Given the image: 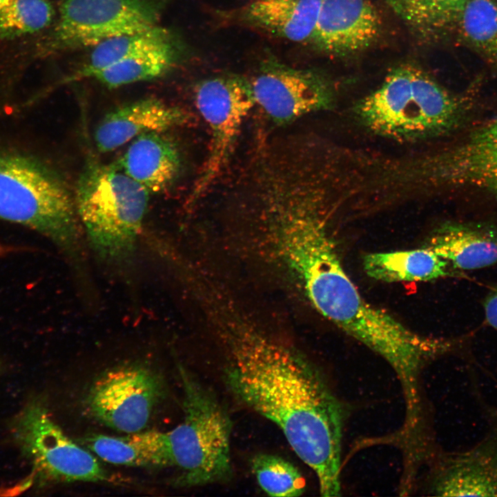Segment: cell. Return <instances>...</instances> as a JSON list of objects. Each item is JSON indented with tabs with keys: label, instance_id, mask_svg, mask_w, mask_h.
Masks as SVG:
<instances>
[{
	"label": "cell",
	"instance_id": "cell-7",
	"mask_svg": "<svg viewBox=\"0 0 497 497\" xmlns=\"http://www.w3.org/2000/svg\"><path fill=\"white\" fill-rule=\"evenodd\" d=\"M164 0H64L50 37L51 50L95 46L157 26Z\"/></svg>",
	"mask_w": 497,
	"mask_h": 497
},
{
	"label": "cell",
	"instance_id": "cell-12",
	"mask_svg": "<svg viewBox=\"0 0 497 497\" xmlns=\"http://www.w3.org/2000/svg\"><path fill=\"white\" fill-rule=\"evenodd\" d=\"M485 435L469 449L439 454L431 477L437 496L497 497V407L487 413Z\"/></svg>",
	"mask_w": 497,
	"mask_h": 497
},
{
	"label": "cell",
	"instance_id": "cell-17",
	"mask_svg": "<svg viewBox=\"0 0 497 497\" xmlns=\"http://www.w3.org/2000/svg\"><path fill=\"white\" fill-rule=\"evenodd\" d=\"M114 164L149 193H159L179 177L182 159L171 139L161 132H149L135 138Z\"/></svg>",
	"mask_w": 497,
	"mask_h": 497
},
{
	"label": "cell",
	"instance_id": "cell-1",
	"mask_svg": "<svg viewBox=\"0 0 497 497\" xmlns=\"http://www.w3.org/2000/svg\"><path fill=\"white\" fill-rule=\"evenodd\" d=\"M224 380L244 405L283 433L315 474L322 496H341L344 404L320 371L294 350L248 329L226 335Z\"/></svg>",
	"mask_w": 497,
	"mask_h": 497
},
{
	"label": "cell",
	"instance_id": "cell-16",
	"mask_svg": "<svg viewBox=\"0 0 497 497\" xmlns=\"http://www.w3.org/2000/svg\"><path fill=\"white\" fill-rule=\"evenodd\" d=\"M322 0H252L227 12L230 21L295 42L310 41Z\"/></svg>",
	"mask_w": 497,
	"mask_h": 497
},
{
	"label": "cell",
	"instance_id": "cell-18",
	"mask_svg": "<svg viewBox=\"0 0 497 497\" xmlns=\"http://www.w3.org/2000/svg\"><path fill=\"white\" fill-rule=\"evenodd\" d=\"M425 246L456 269H482L497 264V228L448 222L432 232Z\"/></svg>",
	"mask_w": 497,
	"mask_h": 497
},
{
	"label": "cell",
	"instance_id": "cell-11",
	"mask_svg": "<svg viewBox=\"0 0 497 497\" xmlns=\"http://www.w3.org/2000/svg\"><path fill=\"white\" fill-rule=\"evenodd\" d=\"M250 81L255 104L277 125L335 105L334 86L324 75L289 66L275 58L264 60Z\"/></svg>",
	"mask_w": 497,
	"mask_h": 497
},
{
	"label": "cell",
	"instance_id": "cell-15",
	"mask_svg": "<svg viewBox=\"0 0 497 497\" xmlns=\"http://www.w3.org/2000/svg\"><path fill=\"white\" fill-rule=\"evenodd\" d=\"M182 108L154 97L122 105L107 113L97 126L94 140L98 151L108 153L139 135L165 132L188 122Z\"/></svg>",
	"mask_w": 497,
	"mask_h": 497
},
{
	"label": "cell",
	"instance_id": "cell-21",
	"mask_svg": "<svg viewBox=\"0 0 497 497\" xmlns=\"http://www.w3.org/2000/svg\"><path fill=\"white\" fill-rule=\"evenodd\" d=\"M186 55V46L177 36L161 46L115 63L97 73L93 78L109 88L154 79L176 67Z\"/></svg>",
	"mask_w": 497,
	"mask_h": 497
},
{
	"label": "cell",
	"instance_id": "cell-26",
	"mask_svg": "<svg viewBox=\"0 0 497 497\" xmlns=\"http://www.w3.org/2000/svg\"><path fill=\"white\" fill-rule=\"evenodd\" d=\"M53 17V7L47 0H0V39L40 31Z\"/></svg>",
	"mask_w": 497,
	"mask_h": 497
},
{
	"label": "cell",
	"instance_id": "cell-3",
	"mask_svg": "<svg viewBox=\"0 0 497 497\" xmlns=\"http://www.w3.org/2000/svg\"><path fill=\"white\" fill-rule=\"evenodd\" d=\"M353 113L376 135L416 142L458 127L465 104L423 69L405 63L392 68L377 89L360 99Z\"/></svg>",
	"mask_w": 497,
	"mask_h": 497
},
{
	"label": "cell",
	"instance_id": "cell-23",
	"mask_svg": "<svg viewBox=\"0 0 497 497\" xmlns=\"http://www.w3.org/2000/svg\"><path fill=\"white\" fill-rule=\"evenodd\" d=\"M414 33L435 39L455 29L465 0H387Z\"/></svg>",
	"mask_w": 497,
	"mask_h": 497
},
{
	"label": "cell",
	"instance_id": "cell-14",
	"mask_svg": "<svg viewBox=\"0 0 497 497\" xmlns=\"http://www.w3.org/2000/svg\"><path fill=\"white\" fill-rule=\"evenodd\" d=\"M381 29V17L369 0H322L310 41L326 54L349 55L371 46Z\"/></svg>",
	"mask_w": 497,
	"mask_h": 497
},
{
	"label": "cell",
	"instance_id": "cell-27",
	"mask_svg": "<svg viewBox=\"0 0 497 497\" xmlns=\"http://www.w3.org/2000/svg\"><path fill=\"white\" fill-rule=\"evenodd\" d=\"M483 306L487 322L497 331V286L487 295Z\"/></svg>",
	"mask_w": 497,
	"mask_h": 497
},
{
	"label": "cell",
	"instance_id": "cell-5",
	"mask_svg": "<svg viewBox=\"0 0 497 497\" xmlns=\"http://www.w3.org/2000/svg\"><path fill=\"white\" fill-rule=\"evenodd\" d=\"M149 193L115 164L88 154L74 197L79 222L100 258L117 262L132 255Z\"/></svg>",
	"mask_w": 497,
	"mask_h": 497
},
{
	"label": "cell",
	"instance_id": "cell-24",
	"mask_svg": "<svg viewBox=\"0 0 497 497\" xmlns=\"http://www.w3.org/2000/svg\"><path fill=\"white\" fill-rule=\"evenodd\" d=\"M454 30L464 44L497 69V0H465Z\"/></svg>",
	"mask_w": 497,
	"mask_h": 497
},
{
	"label": "cell",
	"instance_id": "cell-4",
	"mask_svg": "<svg viewBox=\"0 0 497 497\" xmlns=\"http://www.w3.org/2000/svg\"><path fill=\"white\" fill-rule=\"evenodd\" d=\"M0 220L37 231L70 257L79 255L75 197L63 177L37 156L0 150Z\"/></svg>",
	"mask_w": 497,
	"mask_h": 497
},
{
	"label": "cell",
	"instance_id": "cell-6",
	"mask_svg": "<svg viewBox=\"0 0 497 497\" xmlns=\"http://www.w3.org/2000/svg\"><path fill=\"white\" fill-rule=\"evenodd\" d=\"M184 418L166 432L170 467L180 473L182 487L204 486L228 480L232 475V422L214 394L184 368H179Z\"/></svg>",
	"mask_w": 497,
	"mask_h": 497
},
{
	"label": "cell",
	"instance_id": "cell-13",
	"mask_svg": "<svg viewBox=\"0 0 497 497\" xmlns=\"http://www.w3.org/2000/svg\"><path fill=\"white\" fill-rule=\"evenodd\" d=\"M425 171L436 184L497 189V117L427 160Z\"/></svg>",
	"mask_w": 497,
	"mask_h": 497
},
{
	"label": "cell",
	"instance_id": "cell-22",
	"mask_svg": "<svg viewBox=\"0 0 497 497\" xmlns=\"http://www.w3.org/2000/svg\"><path fill=\"white\" fill-rule=\"evenodd\" d=\"M177 37L166 28L153 26L149 29L108 39L97 46L88 61L64 82L93 77L104 69L132 55L161 46Z\"/></svg>",
	"mask_w": 497,
	"mask_h": 497
},
{
	"label": "cell",
	"instance_id": "cell-8",
	"mask_svg": "<svg viewBox=\"0 0 497 497\" xmlns=\"http://www.w3.org/2000/svg\"><path fill=\"white\" fill-rule=\"evenodd\" d=\"M195 102L211 133L210 150L192 192L203 195L229 160L243 121L255 101L251 81L238 75L204 79L195 89Z\"/></svg>",
	"mask_w": 497,
	"mask_h": 497
},
{
	"label": "cell",
	"instance_id": "cell-2",
	"mask_svg": "<svg viewBox=\"0 0 497 497\" xmlns=\"http://www.w3.org/2000/svg\"><path fill=\"white\" fill-rule=\"evenodd\" d=\"M273 231L313 307L384 359L402 385L416 383L436 356L438 339L413 332L362 297L341 263L325 211L313 205L291 207L280 215Z\"/></svg>",
	"mask_w": 497,
	"mask_h": 497
},
{
	"label": "cell",
	"instance_id": "cell-10",
	"mask_svg": "<svg viewBox=\"0 0 497 497\" xmlns=\"http://www.w3.org/2000/svg\"><path fill=\"white\" fill-rule=\"evenodd\" d=\"M162 393V381L153 370L127 364L106 371L94 383L86 406L90 416L104 425L135 433L146 427Z\"/></svg>",
	"mask_w": 497,
	"mask_h": 497
},
{
	"label": "cell",
	"instance_id": "cell-20",
	"mask_svg": "<svg viewBox=\"0 0 497 497\" xmlns=\"http://www.w3.org/2000/svg\"><path fill=\"white\" fill-rule=\"evenodd\" d=\"M449 262L431 249L371 253L362 265L370 277L385 282H427L449 274Z\"/></svg>",
	"mask_w": 497,
	"mask_h": 497
},
{
	"label": "cell",
	"instance_id": "cell-9",
	"mask_svg": "<svg viewBox=\"0 0 497 497\" xmlns=\"http://www.w3.org/2000/svg\"><path fill=\"white\" fill-rule=\"evenodd\" d=\"M17 440L38 474L59 482H101L109 476L95 457L68 438L39 402L29 403L14 425Z\"/></svg>",
	"mask_w": 497,
	"mask_h": 497
},
{
	"label": "cell",
	"instance_id": "cell-25",
	"mask_svg": "<svg viewBox=\"0 0 497 497\" xmlns=\"http://www.w3.org/2000/svg\"><path fill=\"white\" fill-rule=\"evenodd\" d=\"M251 464L258 485L268 496L295 497L304 493V479L289 460L273 454H258Z\"/></svg>",
	"mask_w": 497,
	"mask_h": 497
},
{
	"label": "cell",
	"instance_id": "cell-19",
	"mask_svg": "<svg viewBox=\"0 0 497 497\" xmlns=\"http://www.w3.org/2000/svg\"><path fill=\"white\" fill-rule=\"evenodd\" d=\"M85 446L103 460L131 467H170L166 432L151 430L115 437L94 434Z\"/></svg>",
	"mask_w": 497,
	"mask_h": 497
}]
</instances>
